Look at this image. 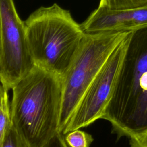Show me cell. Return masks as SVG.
<instances>
[{"instance_id":"cell-1","label":"cell","mask_w":147,"mask_h":147,"mask_svg":"<svg viewBox=\"0 0 147 147\" xmlns=\"http://www.w3.org/2000/svg\"><path fill=\"white\" fill-rule=\"evenodd\" d=\"M11 90V125L27 147L44 146L59 133L62 78L34 65Z\"/></svg>"},{"instance_id":"cell-2","label":"cell","mask_w":147,"mask_h":147,"mask_svg":"<svg viewBox=\"0 0 147 147\" xmlns=\"http://www.w3.org/2000/svg\"><path fill=\"white\" fill-rule=\"evenodd\" d=\"M24 25L34 65L63 78L86 36L80 24L69 10L53 3L38 8Z\"/></svg>"},{"instance_id":"cell-3","label":"cell","mask_w":147,"mask_h":147,"mask_svg":"<svg viewBox=\"0 0 147 147\" xmlns=\"http://www.w3.org/2000/svg\"><path fill=\"white\" fill-rule=\"evenodd\" d=\"M102 119L119 137L129 138L147 127V28L132 32Z\"/></svg>"},{"instance_id":"cell-4","label":"cell","mask_w":147,"mask_h":147,"mask_svg":"<svg viewBox=\"0 0 147 147\" xmlns=\"http://www.w3.org/2000/svg\"><path fill=\"white\" fill-rule=\"evenodd\" d=\"M130 32L86 33L78 52L62 78L60 133L62 134L84 92L109 57Z\"/></svg>"},{"instance_id":"cell-5","label":"cell","mask_w":147,"mask_h":147,"mask_svg":"<svg viewBox=\"0 0 147 147\" xmlns=\"http://www.w3.org/2000/svg\"><path fill=\"white\" fill-rule=\"evenodd\" d=\"M14 0H0V83L9 91L33 67Z\"/></svg>"},{"instance_id":"cell-6","label":"cell","mask_w":147,"mask_h":147,"mask_svg":"<svg viewBox=\"0 0 147 147\" xmlns=\"http://www.w3.org/2000/svg\"><path fill=\"white\" fill-rule=\"evenodd\" d=\"M132 32L114 49L87 88L62 134L92 124L102 119L118 78Z\"/></svg>"},{"instance_id":"cell-7","label":"cell","mask_w":147,"mask_h":147,"mask_svg":"<svg viewBox=\"0 0 147 147\" xmlns=\"http://www.w3.org/2000/svg\"><path fill=\"white\" fill-rule=\"evenodd\" d=\"M80 25L86 33L135 32L147 28V7L113 10L98 6Z\"/></svg>"},{"instance_id":"cell-8","label":"cell","mask_w":147,"mask_h":147,"mask_svg":"<svg viewBox=\"0 0 147 147\" xmlns=\"http://www.w3.org/2000/svg\"><path fill=\"white\" fill-rule=\"evenodd\" d=\"M10 101L8 91H5L0 100V147L2 146L11 126Z\"/></svg>"},{"instance_id":"cell-9","label":"cell","mask_w":147,"mask_h":147,"mask_svg":"<svg viewBox=\"0 0 147 147\" xmlns=\"http://www.w3.org/2000/svg\"><path fill=\"white\" fill-rule=\"evenodd\" d=\"M64 140L69 147H90L94 141L90 134L80 129L68 133L64 135Z\"/></svg>"},{"instance_id":"cell-10","label":"cell","mask_w":147,"mask_h":147,"mask_svg":"<svg viewBox=\"0 0 147 147\" xmlns=\"http://www.w3.org/2000/svg\"><path fill=\"white\" fill-rule=\"evenodd\" d=\"M98 7L120 10L147 7V0H100Z\"/></svg>"},{"instance_id":"cell-11","label":"cell","mask_w":147,"mask_h":147,"mask_svg":"<svg viewBox=\"0 0 147 147\" xmlns=\"http://www.w3.org/2000/svg\"><path fill=\"white\" fill-rule=\"evenodd\" d=\"M2 147H27L25 142L11 124Z\"/></svg>"},{"instance_id":"cell-12","label":"cell","mask_w":147,"mask_h":147,"mask_svg":"<svg viewBox=\"0 0 147 147\" xmlns=\"http://www.w3.org/2000/svg\"><path fill=\"white\" fill-rule=\"evenodd\" d=\"M128 138L130 147H147V127Z\"/></svg>"},{"instance_id":"cell-13","label":"cell","mask_w":147,"mask_h":147,"mask_svg":"<svg viewBox=\"0 0 147 147\" xmlns=\"http://www.w3.org/2000/svg\"><path fill=\"white\" fill-rule=\"evenodd\" d=\"M42 147H69L64 140V136L60 133L56 134Z\"/></svg>"},{"instance_id":"cell-14","label":"cell","mask_w":147,"mask_h":147,"mask_svg":"<svg viewBox=\"0 0 147 147\" xmlns=\"http://www.w3.org/2000/svg\"><path fill=\"white\" fill-rule=\"evenodd\" d=\"M5 91H6V90L3 87V86L1 85V84H0V100Z\"/></svg>"}]
</instances>
